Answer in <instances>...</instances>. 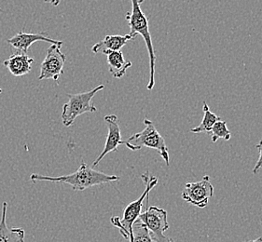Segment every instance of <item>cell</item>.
I'll return each instance as SVG.
<instances>
[{"mask_svg":"<svg viewBox=\"0 0 262 242\" xmlns=\"http://www.w3.org/2000/svg\"><path fill=\"white\" fill-rule=\"evenodd\" d=\"M30 180L35 183L37 181H48L53 183L68 184L75 191H83L95 185L117 182L120 180V177L116 175H108L99 171H95L93 167H90L87 164L82 162L79 168L73 174L58 177L34 174L30 176Z\"/></svg>","mask_w":262,"mask_h":242,"instance_id":"obj_1","label":"cell"},{"mask_svg":"<svg viewBox=\"0 0 262 242\" xmlns=\"http://www.w3.org/2000/svg\"><path fill=\"white\" fill-rule=\"evenodd\" d=\"M132 11L126 13L125 19L130 27V36L136 38L137 35H140L144 38L149 57V82L147 86L148 90H151L155 85V62L156 55L154 52V47L152 44L151 35L148 27V20L146 14L142 11L141 4L144 0H131Z\"/></svg>","mask_w":262,"mask_h":242,"instance_id":"obj_2","label":"cell"},{"mask_svg":"<svg viewBox=\"0 0 262 242\" xmlns=\"http://www.w3.org/2000/svg\"><path fill=\"white\" fill-rule=\"evenodd\" d=\"M141 177L145 183L146 187H145L143 194L140 196V198L131 202L129 205H127L123 211L122 219L119 218L118 216H114L111 219V224L114 227H117L121 232V236L129 241L131 239L132 234H133V225L135 222L137 221L141 213L143 202L145 199H147V197L149 196V192L158 184L157 177H155V176L149 177L148 173L142 174Z\"/></svg>","mask_w":262,"mask_h":242,"instance_id":"obj_3","label":"cell"},{"mask_svg":"<svg viewBox=\"0 0 262 242\" xmlns=\"http://www.w3.org/2000/svg\"><path fill=\"white\" fill-rule=\"evenodd\" d=\"M144 124L145 129L140 132L134 133L132 136L128 138L124 144L129 149H131L132 151L140 150L143 148L155 149L160 153L161 157L165 161L166 165L169 166V151L163 137L158 132L154 123L148 118L144 119Z\"/></svg>","mask_w":262,"mask_h":242,"instance_id":"obj_4","label":"cell"},{"mask_svg":"<svg viewBox=\"0 0 262 242\" xmlns=\"http://www.w3.org/2000/svg\"><path fill=\"white\" fill-rule=\"evenodd\" d=\"M104 85H99L89 91L78 94H68L69 102L63 105L61 115L63 126L68 128L71 126L76 118L83 114L95 113L97 108L93 103V98L98 91L104 90Z\"/></svg>","mask_w":262,"mask_h":242,"instance_id":"obj_5","label":"cell"},{"mask_svg":"<svg viewBox=\"0 0 262 242\" xmlns=\"http://www.w3.org/2000/svg\"><path fill=\"white\" fill-rule=\"evenodd\" d=\"M138 220L151 232L156 242H174L173 238L166 237L164 232L169 228L167 221V211L156 206L147 208V211L140 213Z\"/></svg>","mask_w":262,"mask_h":242,"instance_id":"obj_6","label":"cell"},{"mask_svg":"<svg viewBox=\"0 0 262 242\" xmlns=\"http://www.w3.org/2000/svg\"><path fill=\"white\" fill-rule=\"evenodd\" d=\"M213 195L214 186L210 182L209 176L205 175L199 182L186 184L181 197L189 204L204 209L208 205Z\"/></svg>","mask_w":262,"mask_h":242,"instance_id":"obj_7","label":"cell"},{"mask_svg":"<svg viewBox=\"0 0 262 242\" xmlns=\"http://www.w3.org/2000/svg\"><path fill=\"white\" fill-rule=\"evenodd\" d=\"M62 46L63 45L51 44V46L48 47L46 56L40 66L38 80L53 79L58 83L59 78L63 75V65L67 59L66 54L61 51Z\"/></svg>","mask_w":262,"mask_h":242,"instance_id":"obj_8","label":"cell"},{"mask_svg":"<svg viewBox=\"0 0 262 242\" xmlns=\"http://www.w3.org/2000/svg\"><path fill=\"white\" fill-rule=\"evenodd\" d=\"M105 121L106 125H107L108 133H107V136H106V140H105V147H104V149H103V152L100 154L99 157L92 164L93 168L98 166L100 161L105 158L108 153L118 151L119 146L125 143V142H123L122 139H121V128H120V125H119L118 116H116V115L105 116Z\"/></svg>","mask_w":262,"mask_h":242,"instance_id":"obj_9","label":"cell"},{"mask_svg":"<svg viewBox=\"0 0 262 242\" xmlns=\"http://www.w3.org/2000/svg\"><path fill=\"white\" fill-rule=\"evenodd\" d=\"M44 35H46V33L31 34V33H25L24 31H21L14 37H11L10 39H7V42L9 43L11 47L15 49L16 53H27V54L32 44L37 41H44V42L56 44V45H63V41H58L53 38L45 37Z\"/></svg>","mask_w":262,"mask_h":242,"instance_id":"obj_10","label":"cell"},{"mask_svg":"<svg viewBox=\"0 0 262 242\" xmlns=\"http://www.w3.org/2000/svg\"><path fill=\"white\" fill-rule=\"evenodd\" d=\"M34 59L28 56L27 53H18L11 55L10 58L3 62V65L14 77H21L31 71L32 63Z\"/></svg>","mask_w":262,"mask_h":242,"instance_id":"obj_11","label":"cell"},{"mask_svg":"<svg viewBox=\"0 0 262 242\" xmlns=\"http://www.w3.org/2000/svg\"><path fill=\"white\" fill-rule=\"evenodd\" d=\"M131 39L134 38L129 34L125 36H120V35L106 36L103 40L95 44L92 47V51L95 54L97 53L108 54L112 52H119L124 47L126 43Z\"/></svg>","mask_w":262,"mask_h":242,"instance_id":"obj_12","label":"cell"},{"mask_svg":"<svg viewBox=\"0 0 262 242\" xmlns=\"http://www.w3.org/2000/svg\"><path fill=\"white\" fill-rule=\"evenodd\" d=\"M7 208L8 203H2V213L0 220V242H25L26 232L20 227L9 228L7 226Z\"/></svg>","mask_w":262,"mask_h":242,"instance_id":"obj_13","label":"cell"},{"mask_svg":"<svg viewBox=\"0 0 262 242\" xmlns=\"http://www.w3.org/2000/svg\"><path fill=\"white\" fill-rule=\"evenodd\" d=\"M110 73L115 79H121L126 74L127 70L132 66L131 62L126 61L121 51L112 52L106 54Z\"/></svg>","mask_w":262,"mask_h":242,"instance_id":"obj_14","label":"cell"},{"mask_svg":"<svg viewBox=\"0 0 262 242\" xmlns=\"http://www.w3.org/2000/svg\"><path fill=\"white\" fill-rule=\"evenodd\" d=\"M203 110H204V117L202 119L201 124L197 127L192 128L190 130V132H193V133H201V132L209 133L212 127L214 126L215 122L221 120V118L220 116H216L213 112H211L209 106L205 102H204Z\"/></svg>","mask_w":262,"mask_h":242,"instance_id":"obj_15","label":"cell"},{"mask_svg":"<svg viewBox=\"0 0 262 242\" xmlns=\"http://www.w3.org/2000/svg\"><path fill=\"white\" fill-rule=\"evenodd\" d=\"M130 242H156L151 232L147 227L137 219L133 225V234Z\"/></svg>","mask_w":262,"mask_h":242,"instance_id":"obj_16","label":"cell"},{"mask_svg":"<svg viewBox=\"0 0 262 242\" xmlns=\"http://www.w3.org/2000/svg\"><path fill=\"white\" fill-rule=\"evenodd\" d=\"M209 133H211L212 142H217L219 139H224L225 141H229L231 138V132L227 127V122L221 119L215 122Z\"/></svg>","mask_w":262,"mask_h":242,"instance_id":"obj_17","label":"cell"},{"mask_svg":"<svg viewBox=\"0 0 262 242\" xmlns=\"http://www.w3.org/2000/svg\"><path fill=\"white\" fill-rule=\"evenodd\" d=\"M256 148L259 151V157L257 159V164L255 165V167L253 168V174H257L259 172V170L262 168V140L259 141L258 144L256 146Z\"/></svg>","mask_w":262,"mask_h":242,"instance_id":"obj_18","label":"cell"},{"mask_svg":"<svg viewBox=\"0 0 262 242\" xmlns=\"http://www.w3.org/2000/svg\"><path fill=\"white\" fill-rule=\"evenodd\" d=\"M45 3H50L51 5L58 6L60 4V0H44Z\"/></svg>","mask_w":262,"mask_h":242,"instance_id":"obj_19","label":"cell"},{"mask_svg":"<svg viewBox=\"0 0 262 242\" xmlns=\"http://www.w3.org/2000/svg\"><path fill=\"white\" fill-rule=\"evenodd\" d=\"M247 242H262V237H257L256 239H252Z\"/></svg>","mask_w":262,"mask_h":242,"instance_id":"obj_20","label":"cell"},{"mask_svg":"<svg viewBox=\"0 0 262 242\" xmlns=\"http://www.w3.org/2000/svg\"><path fill=\"white\" fill-rule=\"evenodd\" d=\"M1 92H2V90H1V88H0V93H1Z\"/></svg>","mask_w":262,"mask_h":242,"instance_id":"obj_21","label":"cell"}]
</instances>
